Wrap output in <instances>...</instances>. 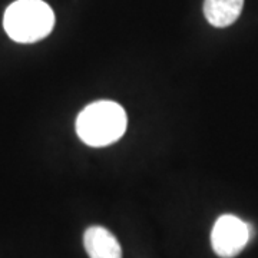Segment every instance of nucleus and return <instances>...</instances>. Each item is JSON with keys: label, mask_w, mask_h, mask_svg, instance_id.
<instances>
[{"label": "nucleus", "mask_w": 258, "mask_h": 258, "mask_svg": "<svg viewBox=\"0 0 258 258\" xmlns=\"http://www.w3.org/2000/svg\"><path fill=\"white\" fill-rule=\"evenodd\" d=\"M244 0H204V15L215 28H227L240 18Z\"/></svg>", "instance_id": "nucleus-5"}, {"label": "nucleus", "mask_w": 258, "mask_h": 258, "mask_svg": "<svg viewBox=\"0 0 258 258\" xmlns=\"http://www.w3.org/2000/svg\"><path fill=\"white\" fill-rule=\"evenodd\" d=\"M126 123V112L119 103L98 101L78 115L76 134L89 147H106L125 134Z\"/></svg>", "instance_id": "nucleus-1"}, {"label": "nucleus", "mask_w": 258, "mask_h": 258, "mask_svg": "<svg viewBox=\"0 0 258 258\" xmlns=\"http://www.w3.org/2000/svg\"><path fill=\"white\" fill-rule=\"evenodd\" d=\"M53 25V10L42 0H16L6 9L3 19L6 33L19 43H33L46 37Z\"/></svg>", "instance_id": "nucleus-2"}, {"label": "nucleus", "mask_w": 258, "mask_h": 258, "mask_svg": "<svg viewBox=\"0 0 258 258\" xmlns=\"http://www.w3.org/2000/svg\"><path fill=\"white\" fill-rule=\"evenodd\" d=\"M83 245L89 258H122V249L116 237L99 225L85 231Z\"/></svg>", "instance_id": "nucleus-4"}, {"label": "nucleus", "mask_w": 258, "mask_h": 258, "mask_svg": "<svg viewBox=\"0 0 258 258\" xmlns=\"http://www.w3.org/2000/svg\"><path fill=\"white\" fill-rule=\"evenodd\" d=\"M251 238L248 224L241 221L235 215L220 217L211 232L212 248L221 258H232L238 255Z\"/></svg>", "instance_id": "nucleus-3"}]
</instances>
